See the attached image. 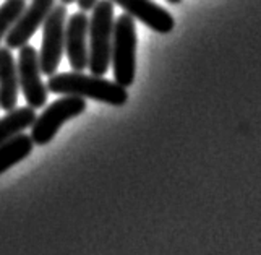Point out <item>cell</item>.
I'll use <instances>...</instances> for the list:
<instances>
[{"label": "cell", "instance_id": "10", "mask_svg": "<svg viewBox=\"0 0 261 255\" xmlns=\"http://www.w3.org/2000/svg\"><path fill=\"white\" fill-rule=\"evenodd\" d=\"M18 68L12 49L0 48V109L13 111L18 101Z\"/></svg>", "mask_w": 261, "mask_h": 255}, {"label": "cell", "instance_id": "13", "mask_svg": "<svg viewBox=\"0 0 261 255\" xmlns=\"http://www.w3.org/2000/svg\"><path fill=\"white\" fill-rule=\"evenodd\" d=\"M26 8V0H5L0 5V42L5 39Z\"/></svg>", "mask_w": 261, "mask_h": 255}, {"label": "cell", "instance_id": "7", "mask_svg": "<svg viewBox=\"0 0 261 255\" xmlns=\"http://www.w3.org/2000/svg\"><path fill=\"white\" fill-rule=\"evenodd\" d=\"M56 7V0H33L28 8H24L21 16L13 25V28L5 36V44L8 49H20L28 42L34 33L44 25L46 18Z\"/></svg>", "mask_w": 261, "mask_h": 255}, {"label": "cell", "instance_id": "6", "mask_svg": "<svg viewBox=\"0 0 261 255\" xmlns=\"http://www.w3.org/2000/svg\"><path fill=\"white\" fill-rule=\"evenodd\" d=\"M18 83L24 95L28 106L33 109H39L47 101V86L42 83L41 78V63L39 52L33 45L24 44L20 48V57H18Z\"/></svg>", "mask_w": 261, "mask_h": 255}, {"label": "cell", "instance_id": "15", "mask_svg": "<svg viewBox=\"0 0 261 255\" xmlns=\"http://www.w3.org/2000/svg\"><path fill=\"white\" fill-rule=\"evenodd\" d=\"M62 4L64 5H70V4H73V2H76V0H60Z\"/></svg>", "mask_w": 261, "mask_h": 255}, {"label": "cell", "instance_id": "3", "mask_svg": "<svg viewBox=\"0 0 261 255\" xmlns=\"http://www.w3.org/2000/svg\"><path fill=\"white\" fill-rule=\"evenodd\" d=\"M111 62L115 83L130 88L137 74V25L128 13L120 15L114 25Z\"/></svg>", "mask_w": 261, "mask_h": 255}, {"label": "cell", "instance_id": "14", "mask_svg": "<svg viewBox=\"0 0 261 255\" xmlns=\"http://www.w3.org/2000/svg\"><path fill=\"white\" fill-rule=\"evenodd\" d=\"M97 0H78V7L82 12H88V10H93V7L96 5Z\"/></svg>", "mask_w": 261, "mask_h": 255}, {"label": "cell", "instance_id": "16", "mask_svg": "<svg viewBox=\"0 0 261 255\" xmlns=\"http://www.w3.org/2000/svg\"><path fill=\"white\" fill-rule=\"evenodd\" d=\"M167 2H169V4H174V5H177V4L182 2V0H167Z\"/></svg>", "mask_w": 261, "mask_h": 255}, {"label": "cell", "instance_id": "2", "mask_svg": "<svg viewBox=\"0 0 261 255\" xmlns=\"http://www.w3.org/2000/svg\"><path fill=\"white\" fill-rule=\"evenodd\" d=\"M114 2L97 0L89 20V62L91 75L102 77L107 74L112 56L114 39Z\"/></svg>", "mask_w": 261, "mask_h": 255}, {"label": "cell", "instance_id": "5", "mask_svg": "<svg viewBox=\"0 0 261 255\" xmlns=\"http://www.w3.org/2000/svg\"><path fill=\"white\" fill-rule=\"evenodd\" d=\"M65 20L67 8L65 5H57L52 8V12L44 21V36L42 45L39 52L41 72L44 75H56L59 63L62 60V54L65 49Z\"/></svg>", "mask_w": 261, "mask_h": 255}, {"label": "cell", "instance_id": "12", "mask_svg": "<svg viewBox=\"0 0 261 255\" xmlns=\"http://www.w3.org/2000/svg\"><path fill=\"white\" fill-rule=\"evenodd\" d=\"M36 121V112L31 106L8 111L5 117L0 119V145L4 142L20 135L23 130L30 129Z\"/></svg>", "mask_w": 261, "mask_h": 255}, {"label": "cell", "instance_id": "11", "mask_svg": "<svg viewBox=\"0 0 261 255\" xmlns=\"http://www.w3.org/2000/svg\"><path fill=\"white\" fill-rule=\"evenodd\" d=\"M34 147L31 135H16L0 145V174L28 158Z\"/></svg>", "mask_w": 261, "mask_h": 255}, {"label": "cell", "instance_id": "9", "mask_svg": "<svg viewBox=\"0 0 261 255\" xmlns=\"http://www.w3.org/2000/svg\"><path fill=\"white\" fill-rule=\"evenodd\" d=\"M112 2L122 7L130 16L137 18L152 31L167 34L174 30V16L166 8L151 0H112Z\"/></svg>", "mask_w": 261, "mask_h": 255}, {"label": "cell", "instance_id": "4", "mask_svg": "<svg viewBox=\"0 0 261 255\" xmlns=\"http://www.w3.org/2000/svg\"><path fill=\"white\" fill-rule=\"evenodd\" d=\"M85 109L86 101L80 96L65 95V98L54 101L39 117H36L34 124L31 125L33 142L36 145H47L54 140L62 125L83 114Z\"/></svg>", "mask_w": 261, "mask_h": 255}, {"label": "cell", "instance_id": "8", "mask_svg": "<svg viewBox=\"0 0 261 255\" xmlns=\"http://www.w3.org/2000/svg\"><path fill=\"white\" fill-rule=\"evenodd\" d=\"M88 31L89 18L85 12H76L70 16L65 26V51L71 68L75 72H83L89 62L88 48Z\"/></svg>", "mask_w": 261, "mask_h": 255}, {"label": "cell", "instance_id": "1", "mask_svg": "<svg viewBox=\"0 0 261 255\" xmlns=\"http://www.w3.org/2000/svg\"><path fill=\"white\" fill-rule=\"evenodd\" d=\"M47 91L57 95H70L94 99L99 103L111 106H123L128 101L127 88L120 86L115 81H109L104 77L85 75L82 72H70V74H56L49 77Z\"/></svg>", "mask_w": 261, "mask_h": 255}]
</instances>
